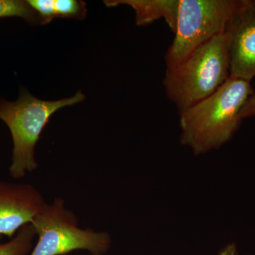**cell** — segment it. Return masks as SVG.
Returning <instances> with one entry per match:
<instances>
[{"label": "cell", "mask_w": 255, "mask_h": 255, "mask_svg": "<svg viewBox=\"0 0 255 255\" xmlns=\"http://www.w3.org/2000/svg\"><path fill=\"white\" fill-rule=\"evenodd\" d=\"M253 92L251 82L231 76L217 91L180 114V141L196 155L231 140L243 119L241 111Z\"/></svg>", "instance_id": "cell-1"}, {"label": "cell", "mask_w": 255, "mask_h": 255, "mask_svg": "<svg viewBox=\"0 0 255 255\" xmlns=\"http://www.w3.org/2000/svg\"><path fill=\"white\" fill-rule=\"evenodd\" d=\"M31 224L38 241L30 255H63L75 251L104 255L112 243L108 233L79 227L76 215L65 207L60 197L47 203Z\"/></svg>", "instance_id": "cell-5"}, {"label": "cell", "mask_w": 255, "mask_h": 255, "mask_svg": "<svg viewBox=\"0 0 255 255\" xmlns=\"http://www.w3.org/2000/svg\"><path fill=\"white\" fill-rule=\"evenodd\" d=\"M248 0H179L172 44L166 53L167 69L174 68L211 38L226 32L228 23Z\"/></svg>", "instance_id": "cell-4"}, {"label": "cell", "mask_w": 255, "mask_h": 255, "mask_svg": "<svg viewBox=\"0 0 255 255\" xmlns=\"http://www.w3.org/2000/svg\"><path fill=\"white\" fill-rule=\"evenodd\" d=\"M18 16L31 24H41V19L36 11L26 1L0 0V18Z\"/></svg>", "instance_id": "cell-10"}, {"label": "cell", "mask_w": 255, "mask_h": 255, "mask_svg": "<svg viewBox=\"0 0 255 255\" xmlns=\"http://www.w3.org/2000/svg\"><path fill=\"white\" fill-rule=\"evenodd\" d=\"M56 18L83 20L86 17V3L78 0H54Z\"/></svg>", "instance_id": "cell-11"}, {"label": "cell", "mask_w": 255, "mask_h": 255, "mask_svg": "<svg viewBox=\"0 0 255 255\" xmlns=\"http://www.w3.org/2000/svg\"><path fill=\"white\" fill-rule=\"evenodd\" d=\"M35 236L36 230L31 223L23 226L11 241L0 243V255H27L32 249Z\"/></svg>", "instance_id": "cell-9"}, {"label": "cell", "mask_w": 255, "mask_h": 255, "mask_svg": "<svg viewBox=\"0 0 255 255\" xmlns=\"http://www.w3.org/2000/svg\"><path fill=\"white\" fill-rule=\"evenodd\" d=\"M229 77V37L225 32L196 48L177 66L167 69L163 85L180 114L213 95Z\"/></svg>", "instance_id": "cell-2"}, {"label": "cell", "mask_w": 255, "mask_h": 255, "mask_svg": "<svg viewBox=\"0 0 255 255\" xmlns=\"http://www.w3.org/2000/svg\"><path fill=\"white\" fill-rule=\"evenodd\" d=\"M85 99V95L78 91L70 98L41 100L21 89L15 102L0 101V119L9 128L14 145L12 162L9 167L11 177H23L38 167L35 147L50 117L60 109L80 103Z\"/></svg>", "instance_id": "cell-3"}, {"label": "cell", "mask_w": 255, "mask_h": 255, "mask_svg": "<svg viewBox=\"0 0 255 255\" xmlns=\"http://www.w3.org/2000/svg\"><path fill=\"white\" fill-rule=\"evenodd\" d=\"M46 204L41 193L31 184L0 181V236L12 238Z\"/></svg>", "instance_id": "cell-6"}, {"label": "cell", "mask_w": 255, "mask_h": 255, "mask_svg": "<svg viewBox=\"0 0 255 255\" xmlns=\"http://www.w3.org/2000/svg\"><path fill=\"white\" fill-rule=\"evenodd\" d=\"M242 119L255 117V92L253 91L246 101L241 111Z\"/></svg>", "instance_id": "cell-13"}, {"label": "cell", "mask_w": 255, "mask_h": 255, "mask_svg": "<svg viewBox=\"0 0 255 255\" xmlns=\"http://www.w3.org/2000/svg\"><path fill=\"white\" fill-rule=\"evenodd\" d=\"M219 255H238L237 247L235 243H230L223 248Z\"/></svg>", "instance_id": "cell-14"}, {"label": "cell", "mask_w": 255, "mask_h": 255, "mask_svg": "<svg viewBox=\"0 0 255 255\" xmlns=\"http://www.w3.org/2000/svg\"><path fill=\"white\" fill-rule=\"evenodd\" d=\"M26 1L39 16L41 24H48L56 18L54 0H28Z\"/></svg>", "instance_id": "cell-12"}, {"label": "cell", "mask_w": 255, "mask_h": 255, "mask_svg": "<svg viewBox=\"0 0 255 255\" xmlns=\"http://www.w3.org/2000/svg\"><path fill=\"white\" fill-rule=\"evenodd\" d=\"M104 2L109 7L121 4L132 7L137 26H147L163 18L172 31H175L179 0H108Z\"/></svg>", "instance_id": "cell-8"}, {"label": "cell", "mask_w": 255, "mask_h": 255, "mask_svg": "<svg viewBox=\"0 0 255 255\" xmlns=\"http://www.w3.org/2000/svg\"><path fill=\"white\" fill-rule=\"evenodd\" d=\"M252 1H253V4L255 5V0H252Z\"/></svg>", "instance_id": "cell-15"}, {"label": "cell", "mask_w": 255, "mask_h": 255, "mask_svg": "<svg viewBox=\"0 0 255 255\" xmlns=\"http://www.w3.org/2000/svg\"><path fill=\"white\" fill-rule=\"evenodd\" d=\"M229 37L230 75L251 82L255 77V5L252 0L226 30Z\"/></svg>", "instance_id": "cell-7"}, {"label": "cell", "mask_w": 255, "mask_h": 255, "mask_svg": "<svg viewBox=\"0 0 255 255\" xmlns=\"http://www.w3.org/2000/svg\"><path fill=\"white\" fill-rule=\"evenodd\" d=\"M1 236H0V241H1Z\"/></svg>", "instance_id": "cell-16"}]
</instances>
